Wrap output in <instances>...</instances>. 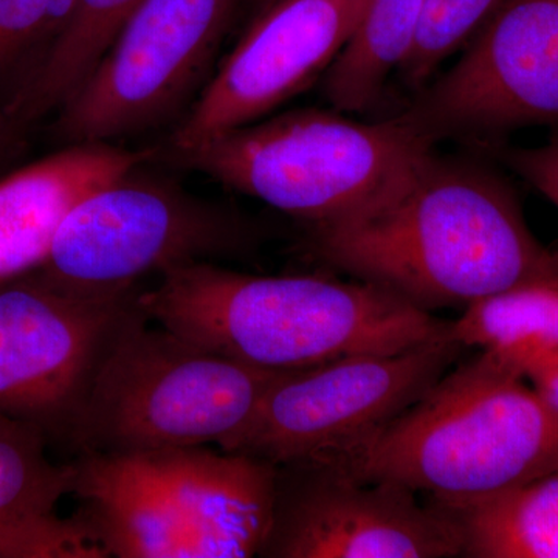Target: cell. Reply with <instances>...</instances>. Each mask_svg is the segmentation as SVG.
Segmentation results:
<instances>
[{
	"mask_svg": "<svg viewBox=\"0 0 558 558\" xmlns=\"http://www.w3.org/2000/svg\"><path fill=\"white\" fill-rule=\"evenodd\" d=\"M149 322L267 373L289 374L333 360L395 354L444 336L450 322L395 293L322 275L242 274L194 263L140 292Z\"/></svg>",
	"mask_w": 558,
	"mask_h": 558,
	"instance_id": "obj_2",
	"label": "cell"
},
{
	"mask_svg": "<svg viewBox=\"0 0 558 558\" xmlns=\"http://www.w3.org/2000/svg\"><path fill=\"white\" fill-rule=\"evenodd\" d=\"M269 2L270 0H250V3H253V5H255L258 10L263 9V7H266Z\"/></svg>",
	"mask_w": 558,
	"mask_h": 558,
	"instance_id": "obj_26",
	"label": "cell"
},
{
	"mask_svg": "<svg viewBox=\"0 0 558 558\" xmlns=\"http://www.w3.org/2000/svg\"><path fill=\"white\" fill-rule=\"evenodd\" d=\"M149 323H135L102 360L70 438L75 458L219 446L281 376Z\"/></svg>",
	"mask_w": 558,
	"mask_h": 558,
	"instance_id": "obj_5",
	"label": "cell"
},
{
	"mask_svg": "<svg viewBox=\"0 0 558 558\" xmlns=\"http://www.w3.org/2000/svg\"><path fill=\"white\" fill-rule=\"evenodd\" d=\"M143 0H75L68 28L31 87L11 108L25 128L53 116L105 57Z\"/></svg>",
	"mask_w": 558,
	"mask_h": 558,
	"instance_id": "obj_18",
	"label": "cell"
},
{
	"mask_svg": "<svg viewBox=\"0 0 558 558\" xmlns=\"http://www.w3.org/2000/svg\"><path fill=\"white\" fill-rule=\"evenodd\" d=\"M25 131L20 121L13 119L5 109L0 106V168L9 163L14 157L20 156L25 143Z\"/></svg>",
	"mask_w": 558,
	"mask_h": 558,
	"instance_id": "obj_25",
	"label": "cell"
},
{
	"mask_svg": "<svg viewBox=\"0 0 558 558\" xmlns=\"http://www.w3.org/2000/svg\"><path fill=\"white\" fill-rule=\"evenodd\" d=\"M464 348L444 336L395 354L333 360L281 374L219 450L279 465H348L449 373Z\"/></svg>",
	"mask_w": 558,
	"mask_h": 558,
	"instance_id": "obj_7",
	"label": "cell"
},
{
	"mask_svg": "<svg viewBox=\"0 0 558 558\" xmlns=\"http://www.w3.org/2000/svg\"><path fill=\"white\" fill-rule=\"evenodd\" d=\"M449 333L462 348L486 351L524 376L538 360L558 352V275L529 279L470 304L450 322Z\"/></svg>",
	"mask_w": 558,
	"mask_h": 558,
	"instance_id": "obj_16",
	"label": "cell"
},
{
	"mask_svg": "<svg viewBox=\"0 0 558 558\" xmlns=\"http://www.w3.org/2000/svg\"><path fill=\"white\" fill-rule=\"evenodd\" d=\"M343 468L440 505L475 501L558 470V414L520 371L480 351Z\"/></svg>",
	"mask_w": 558,
	"mask_h": 558,
	"instance_id": "obj_3",
	"label": "cell"
},
{
	"mask_svg": "<svg viewBox=\"0 0 558 558\" xmlns=\"http://www.w3.org/2000/svg\"><path fill=\"white\" fill-rule=\"evenodd\" d=\"M366 0H270L178 121L165 150L194 148L266 119L323 78Z\"/></svg>",
	"mask_w": 558,
	"mask_h": 558,
	"instance_id": "obj_12",
	"label": "cell"
},
{
	"mask_svg": "<svg viewBox=\"0 0 558 558\" xmlns=\"http://www.w3.org/2000/svg\"><path fill=\"white\" fill-rule=\"evenodd\" d=\"M490 153L558 208V135L535 148L492 145Z\"/></svg>",
	"mask_w": 558,
	"mask_h": 558,
	"instance_id": "obj_23",
	"label": "cell"
},
{
	"mask_svg": "<svg viewBox=\"0 0 558 558\" xmlns=\"http://www.w3.org/2000/svg\"><path fill=\"white\" fill-rule=\"evenodd\" d=\"M49 439L35 425L0 410V526L36 512L54 510L72 494V462L57 464Z\"/></svg>",
	"mask_w": 558,
	"mask_h": 558,
	"instance_id": "obj_19",
	"label": "cell"
},
{
	"mask_svg": "<svg viewBox=\"0 0 558 558\" xmlns=\"http://www.w3.org/2000/svg\"><path fill=\"white\" fill-rule=\"evenodd\" d=\"M433 148L392 117L363 123L340 110L307 108L159 153L314 229L365 207Z\"/></svg>",
	"mask_w": 558,
	"mask_h": 558,
	"instance_id": "obj_4",
	"label": "cell"
},
{
	"mask_svg": "<svg viewBox=\"0 0 558 558\" xmlns=\"http://www.w3.org/2000/svg\"><path fill=\"white\" fill-rule=\"evenodd\" d=\"M274 502L258 557L454 558L462 535L449 510L416 492L365 481L333 462L275 465Z\"/></svg>",
	"mask_w": 558,
	"mask_h": 558,
	"instance_id": "obj_11",
	"label": "cell"
},
{
	"mask_svg": "<svg viewBox=\"0 0 558 558\" xmlns=\"http://www.w3.org/2000/svg\"><path fill=\"white\" fill-rule=\"evenodd\" d=\"M140 292L76 295L36 274L0 286V410L69 449L102 360L148 318Z\"/></svg>",
	"mask_w": 558,
	"mask_h": 558,
	"instance_id": "obj_9",
	"label": "cell"
},
{
	"mask_svg": "<svg viewBox=\"0 0 558 558\" xmlns=\"http://www.w3.org/2000/svg\"><path fill=\"white\" fill-rule=\"evenodd\" d=\"M113 143L65 145L0 179V286L38 271L62 222L95 190L150 160Z\"/></svg>",
	"mask_w": 558,
	"mask_h": 558,
	"instance_id": "obj_14",
	"label": "cell"
},
{
	"mask_svg": "<svg viewBox=\"0 0 558 558\" xmlns=\"http://www.w3.org/2000/svg\"><path fill=\"white\" fill-rule=\"evenodd\" d=\"M116 457L156 492L194 557H258L270 523L274 464L205 446Z\"/></svg>",
	"mask_w": 558,
	"mask_h": 558,
	"instance_id": "obj_13",
	"label": "cell"
},
{
	"mask_svg": "<svg viewBox=\"0 0 558 558\" xmlns=\"http://www.w3.org/2000/svg\"><path fill=\"white\" fill-rule=\"evenodd\" d=\"M241 0H143L53 113L62 146L113 143L182 119L211 78Z\"/></svg>",
	"mask_w": 558,
	"mask_h": 558,
	"instance_id": "obj_8",
	"label": "cell"
},
{
	"mask_svg": "<svg viewBox=\"0 0 558 558\" xmlns=\"http://www.w3.org/2000/svg\"><path fill=\"white\" fill-rule=\"evenodd\" d=\"M307 230L314 258L427 312L558 275L508 180L435 148L365 207Z\"/></svg>",
	"mask_w": 558,
	"mask_h": 558,
	"instance_id": "obj_1",
	"label": "cell"
},
{
	"mask_svg": "<svg viewBox=\"0 0 558 558\" xmlns=\"http://www.w3.org/2000/svg\"><path fill=\"white\" fill-rule=\"evenodd\" d=\"M0 558H109L86 521L54 510L31 513L0 526Z\"/></svg>",
	"mask_w": 558,
	"mask_h": 558,
	"instance_id": "obj_22",
	"label": "cell"
},
{
	"mask_svg": "<svg viewBox=\"0 0 558 558\" xmlns=\"http://www.w3.org/2000/svg\"><path fill=\"white\" fill-rule=\"evenodd\" d=\"M422 10L424 0H366L347 46L319 80L332 109L352 113L376 105L413 50Z\"/></svg>",
	"mask_w": 558,
	"mask_h": 558,
	"instance_id": "obj_15",
	"label": "cell"
},
{
	"mask_svg": "<svg viewBox=\"0 0 558 558\" xmlns=\"http://www.w3.org/2000/svg\"><path fill=\"white\" fill-rule=\"evenodd\" d=\"M392 119L433 146L558 126V0H505L461 60Z\"/></svg>",
	"mask_w": 558,
	"mask_h": 558,
	"instance_id": "obj_10",
	"label": "cell"
},
{
	"mask_svg": "<svg viewBox=\"0 0 558 558\" xmlns=\"http://www.w3.org/2000/svg\"><path fill=\"white\" fill-rule=\"evenodd\" d=\"M148 161L84 197L35 274L76 295H109L148 275L255 250L258 229L241 213L145 170Z\"/></svg>",
	"mask_w": 558,
	"mask_h": 558,
	"instance_id": "obj_6",
	"label": "cell"
},
{
	"mask_svg": "<svg viewBox=\"0 0 558 558\" xmlns=\"http://www.w3.org/2000/svg\"><path fill=\"white\" fill-rule=\"evenodd\" d=\"M539 398L558 414V352L538 360L524 374Z\"/></svg>",
	"mask_w": 558,
	"mask_h": 558,
	"instance_id": "obj_24",
	"label": "cell"
},
{
	"mask_svg": "<svg viewBox=\"0 0 558 558\" xmlns=\"http://www.w3.org/2000/svg\"><path fill=\"white\" fill-rule=\"evenodd\" d=\"M73 9L75 0H0V106L7 112L49 61Z\"/></svg>",
	"mask_w": 558,
	"mask_h": 558,
	"instance_id": "obj_20",
	"label": "cell"
},
{
	"mask_svg": "<svg viewBox=\"0 0 558 558\" xmlns=\"http://www.w3.org/2000/svg\"><path fill=\"white\" fill-rule=\"evenodd\" d=\"M505 0H424L421 25L399 78L417 92L447 58L468 47Z\"/></svg>",
	"mask_w": 558,
	"mask_h": 558,
	"instance_id": "obj_21",
	"label": "cell"
},
{
	"mask_svg": "<svg viewBox=\"0 0 558 558\" xmlns=\"http://www.w3.org/2000/svg\"><path fill=\"white\" fill-rule=\"evenodd\" d=\"M440 506L461 531L462 557L558 558V470L492 497Z\"/></svg>",
	"mask_w": 558,
	"mask_h": 558,
	"instance_id": "obj_17",
	"label": "cell"
}]
</instances>
